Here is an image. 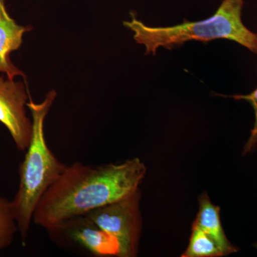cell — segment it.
<instances>
[{
  "label": "cell",
  "instance_id": "cell-1",
  "mask_svg": "<svg viewBox=\"0 0 257 257\" xmlns=\"http://www.w3.org/2000/svg\"><path fill=\"white\" fill-rule=\"evenodd\" d=\"M146 173L138 157L99 166L74 162L66 166L40 199L33 221L55 234L72 219L136 192Z\"/></svg>",
  "mask_w": 257,
  "mask_h": 257
},
{
  "label": "cell",
  "instance_id": "cell-2",
  "mask_svg": "<svg viewBox=\"0 0 257 257\" xmlns=\"http://www.w3.org/2000/svg\"><path fill=\"white\" fill-rule=\"evenodd\" d=\"M56 96L57 92L52 90L41 103L34 102L30 97L27 104L31 111L32 135L25 158L20 165L18 190L12 201L23 244L26 242L37 204L67 166L54 155L45 138V118Z\"/></svg>",
  "mask_w": 257,
  "mask_h": 257
},
{
  "label": "cell",
  "instance_id": "cell-3",
  "mask_svg": "<svg viewBox=\"0 0 257 257\" xmlns=\"http://www.w3.org/2000/svg\"><path fill=\"white\" fill-rule=\"evenodd\" d=\"M243 0H223L209 18L165 28L147 26L133 15L131 21L123 23L135 33V41L146 47V55H155L160 47L171 50L192 40L207 42L216 39L232 40L257 54V34L243 25Z\"/></svg>",
  "mask_w": 257,
  "mask_h": 257
},
{
  "label": "cell",
  "instance_id": "cell-4",
  "mask_svg": "<svg viewBox=\"0 0 257 257\" xmlns=\"http://www.w3.org/2000/svg\"><path fill=\"white\" fill-rule=\"evenodd\" d=\"M140 196L139 189L126 197L84 216L116 239L119 246V257H134L138 254L143 226Z\"/></svg>",
  "mask_w": 257,
  "mask_h": 257
},
{
  "label": "cell",
  "instance_id": "cell-5",
  "mask_svg": "<svg viewBox=\"0 0 257 257\" xmlns=\"http://www.w3.org/2000/svg\"><path fill=\"white\" fill-rule=\"evenodd\" d=\"M29 95L23 82L0 77V122L5 125L20 151H26L32 135V120L27 115Z\"/></svg>",
  "mask_w": 257,
  "mask_h": 257
},
{
  "label": "cell",
  "instance_id": "cell-6",
  "mask_svg": "<svg viewBox=\"0 0 257 257\" xmlns=\"http://www.w3.org/2000/svg\"><path fill=\"white\" fill-rule=\"evenodd\" d=\"M62 233L94 256H119V246L116 239L86 216L72 219L55 234Z\"/></svg>",
  "mask_w": 257,
  "mask_h": 257
},
{
  "label": "cell",
  "instance_id": "cell-7",
  "mask_svg": "<svg viewBox=\"0 0 257 257\" xmlns=\"http://www.w3.org/2000/svg\"><path fill=\"white\" fill-rule=\"evenodd\" d=\"M30 30L31 27L19 25L8 14L4 0H0V73L6 74L8 79L18 76L25 78L23 72L12 62L10 55L20 48L24 34Z\"/></svg>",
  "mask_w": 257,
  "mask_h": 257
},
{
  "label": "cell",
  "instance_id": "cell-8",
  "mask_svg": "<svg viewBox=\"0 0 257 257\" xmlns=\"http://www.w3.org/2000/svg\"><path fill=\"white\" fill-rule=\"evenodd\" d=\"M199 209L193 227L202 230L211 236L220 247L224 256L237 252L239 248L234 246L226 237L220 219V208L211 202L207 192L199 197Z\"/></svg>",
  "mask_w": 257,
  "mask_h": 257
},
{
  "label": "cell",
  "instance_id": "cell-9",
  "mask_svg": "<svg viewBox=\"0 0 257 257\" xmlns=\"http://www.w3.org/2000/svg\"><path fill=\"white\" fill-rule=\"evenodd\" d=\"M224 254L211 236L196 227H193L188 247L182 257H219Z\"/></svg>",
  "mask_w": 257,
  "mask_h": 257
},
{
  "label": "cell",
  "instance_id": "cell-10",
  "mask_svg": "<svg viewBox=\"0 0 257 257\" xmlns=\"http://www.w3.org/2000/svg\"><path fill=\"white\" fill-rule=\"evenodd\" d=\"M18 231L13 203L0 196V251L8 247Z\"/></svg>",
  "mask_w": 257,
  "mask_h": 257
},
{
  "label": "cell",
  "instance_id": "cell-11",
  "mask_svg": "<svg viewBox=\"0 0 257 257\" xmlns=\"http://www.w3.org/2000/svg\"><path fill=\"white\" fill-rule=\"evenodd\" d=\"M236 100H245L247 101L252 106L255 114V121L253 124V128L251 131L249 138H248L247 143L245 145L243 149V155H246L248 152H251L254 150L257 146V88L253 92L246 95H235L232 96Z\"/></svg>",
  "mask_w": 257,
  "mask_h": 257
},
{
  "label": "cell",
  "instance_id": "cell-12",
  "mask_svg": "<svg viewBox=\"0 0 257 257\" xmlns=\"http://www.w3.org/2000/svg\"><path fill=\"white\" fill-rule=\"evenodd\" d=\"M254 246H255V247H256L257 248V243H256V244H254Z\"/></svg>",
  "mask_w": 257,
  "mask_h": 257
}]
</instances>
